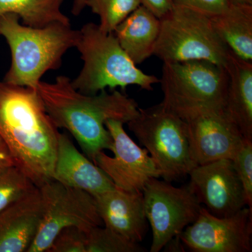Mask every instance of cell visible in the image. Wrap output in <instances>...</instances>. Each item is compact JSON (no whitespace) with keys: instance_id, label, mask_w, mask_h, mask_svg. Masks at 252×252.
Returning a JSON list of instances; mask_svg holds the SVG:
<instances>
[{"instance_id":"17","label":"cell","mask_w":252,"mask_h":252,"mask_svg":"<svg viewBox=\"0 0 252 252\" xmlns=\"http://www.w3.org/2000/svg\"><path fill=\"white\" fill-rule=\"evenodd\" d=\"M225 67L228 78L225 112L244 138L252 140V62L230 51Z\"/></svg>"},{"instance_id":"25","label":"cell","mask_w":252,"mask_h":252,"mask_svg":"<svg viewBox=\"0 0 252 252\" xmlns=\"http://www.w3.org/2000/svg\"><path fill=\"white\" fill-rule=\"evenodd\" d=\"M46 252H86V232L74 226L64 228Z\"/></svg>"},{"instance_id":"12","label":"cell","mask_w":252,"mask_h":252,"mask_svg":"<svg viewBox=\"0 0 252 252\" xmlns=\"http://www.w3.org/2000/svg\"><path fill=\"white\" fill-rule=\"evenodd\" d=\"M179 236L194 252H251L252 210L246 206L231 216L220 217L202 207L196 220Z\"/></svg>"},{"instance_id":"30","label":"cell","mask_w":252,"mask_h":252,"mask_svg":"<svg viewBox=\"0 0 252 252\" xmlns=\"http://www.w3.org/2000/svg\"><path fill=\"white\" fill-rule=\"evenodd\" d=\"M232 4L240 5H252V0H230Z\"/></svg>"},{"instance_id":"23","label":"cell","mask_w":252,"mask_h":252,"mask_svg":"<svg viewBox=\"0 0 252 252\" xmlns=\"http://www.w3.org/2000/svg\"><path fill=\"white\" fill-rule=\"evenodd\" d=\"M36 186L16 165L0 176V212L18 201Z\"/></svg>"},{"instance_id":"11","label":"cell","mask_w":252,"mask_h":252,"mask_svg":"<svg viewBox=\"0 0 252 252\" xmlns=\"http://www.w3.org/2000/svg\"><path fill=\"white\" fill-rule=\"evenodd\" d=\"M124 125L114 119L105 122L112 139L110 151L114 157L101 152L94 164L112 180L116 188L125 191H142L149 180L160 178L161 173L147 149L136 144Z\"/></svg>"},{"instance_id":"6","label":"cell","mask_w":252,"mask_h":252,"mask_svg":"<svg viewBox=\"0 0 252 252\" xmlns=\"http://www.w3.org/2000/svg\"><path fill=\"white\" fill-rule=\"evenodd\" d=\"M230 52L206 14L174 6L160 19L153 55L163 63L206 61L225 67Z\"/></svg>"},{"instance_id":"18","label":"cell","mask_w":252,"mask_h":252,"mask_svg":"<svg viewBox=\"0 0 252 252\" xmlns=\"http://www.w3.org/2000/svg\"><path fill=\"white\" fill-rule=\"evenodd\" d=\"M159 31L160 19L140 5L118 25L113 34L137 65L153 56Z\"/></svg>"},{"instance_id":"10","label":"cell","mask_w":252,"mask_h":252,"mask_svg":"<svg viewBox=\"0 0 252 252\" xmlns=\"http://www.w3.org/2000/svg\"><path fill=\"white\" fill-rule=\"evenodd\" d=\"M173 111L186 123L195 165L233 160L245 138L224 109L195 107Z\"/></svg>"},{"instance_id":"3","label":"cell","mask_w":252,"mask_h":252,"mask_svg":"<svg viewBox=\"0 0 252 252\" xmlns=\"http://www.w3.org/2000/svg\"><path fill=\"white\" fill-rule=\"evenodd\" d=\"M20 20L14 14L0 16V36L6 39L11 54V66L3 80L36 89L44 74L59 69L68 50L77 47L80 30L61 22L32 28Z\"/></svg>"},{"instance_id":"9","label":"cell","mask_w":252,"mask_h":252,"mask_svg":"<svg viewBox=\"0 0 252 252\" xmlns=\"http://www.w3.org/2000/svg\"><path fill=\"white\" fill-rule=\"evenodd\" d=\"M144 211L152 230L151 252H158L198 218L201 209L189 185L176 187L159 178L149 180L142 190Z\"/></svg>"},{"instance_id":"13","label":"cell","mask_w":252,"mask_h":252,"mask_svg":"<svg viewBox=\"0 0 252 252\" xmlns=\"http://www.w3.org/2000/svg\"><path fill=\"white\" fill-rule=\"evenodd\" d=\"M189 176V187L198 201L215 216H231L247 206L233 160L221 159L196 165Z\"/></svg>"},{"instance_id":"28","label":"cell","mask_w":252,"mask_h":252,"mask_svg":"<svg viewBox=\"0 0 252 252\" xmlns=\"http://www.w3.org/2000/svg\"><path fill=\"white\" fill-rule=\"evenodd\" d=\"M14 165V161L9 149L0 137V176Z\"/></svg>"},{"instance_id":"22","label":"cell","mask_w":252,"mask_h":252,"mask_svg":"<svg viewBox=\"0 0 252 252\" xmlns=\"http://www.w3.org/2000/svg\"><path fill=\"white\" fill-rule=\"evenodd\" d=\"M144 248L104 225L86 232V252H143Z\"/></svg>"},{"instance_id":"1","label":"cell","mask_w":252,"mask_h":252,"mask_svg":"<svg viewBox=\"0 0 252 252\" xmlns=\"http://www.w3.org/2000/svg\"><path fill=\"white\" fill-rule=\"evenodd\" d=\"M37 89L0 80V137L36 187L53 180L60 132Z\"/></svg>"},{"instance_id":"8","label":"cell","mask_w":252,"mask_h":252,"mask_svg":"<svg viewBox=\"0 0 252 252\" xmlns=\"http://www.w3.org/2000/svg\"><path fill=\"white\" fill-rule=\"evenodd\" d=\"M39 189L44 211L37 234L27 252H47L60 232L67 227L87 232L103 225L94 197L88 192L54 180Z\"/></svg>"},{"instance_id":"14","label":"cell","mask_w":252,"mask_h":252,"mask_svg":"<svg viewBox=\"0 0 252 252\" xmlns=\"http://www.w3.org/2000/svg\"><path fill=\"white\" fill-rule=\"evenodd\" d=\"M103 225L124 238L140 243L148 228L142 191L114 188L94 195Z\"/></svg>"},{"instance_id":"4","label":"cell","mask_w":252,"mask_h":252,"mask_svg":"<svg viewBox=\"0 0 252 252\" xmlns=\"http://www.w3.org/2000/svg\"><path fill=\"white\" fill-rule=\"evenodd\" d=\"M77 47L84 61L79 75L71 80L73 87L86 94H95L106 89L126 90L137 86L153 90L160 83L154 75L146 74L137 67L121 47L113 32H105L94 23H86L80 30Z\"/></svg>"},{"instance_id":"19","label":"cell","mask_w":252,"mask_h":252,"mask_svg":"<svg viewBox=\"0 0 252 252\" xmlns=\"http://www.w3.org/2000/svg\"><path fill=\"white\" fill-rule=\"evenodd\" d=\"M212 24L230 51L252 62V5L232 4L222 14L211 16Z\"/></svg>"},{"instance_id":"20","label":"cell","mask_w":252,"mask_h":252,"mask_svg":"<svg viewBox=\"0 0 252 252\" xmlns=\"http://www.w3.org/2000/svg\"><path fill=\"white\" fill-rule=\"evenodd\" d=\"M64 0H0V16L17 15L23 24L42 28L52 23H70L61 11Z\"/></svg>"},{"instance_id":"5","label":"cell","mask_w":252,"mask_h":252,"mask_svg":"<svg viewBox=\"0 0 252 252\" xmlns=\"http://www.w3.org/2000/svg\"><path fill=\"white\" fill-rule=\"evenodd\" d=\"M127 124L153 159L163 180H180L196 166L185 121L163 102L139 109L138 115Z\"/></svg>"},{"instance_id":"2","label":"cell","mask_w":252,"mask_h":252,"mask_svg":"<svg viewBox=\"0 0 252 252\" xmlns=\"http://www.w3.org/2000/svg\"><path fill=\"white\" fill-rule=\"evenodd\" d=\"M37 91L55 126L69 131L94 163L99 153L112 148L105 122L114 119L127 124L139 114L137 102L124 93L81 94L66 76H59L54 83L41 81Z\"/></svg>"},{"instance_id":"26","label":"cell","mask_w":252,"mask_h":252,"mask_svg":"<svg viewBox=\"0 0 252 252\" xmlns=\"http://www.w3.org/2000/svg\"><path fill=\"white\" fill-rule=\"evenodd\" d=\"M174 6H184L211 16L227 11L232 3L230 0H172Z\"/></svg>"},{"instance_id":"7","label":"cell","mask_w":252,"mask_h":252,"mask_svg":"<svg viewBox=\"0 0 252 252\" xmlns=\"http://www.w3.org/2000/svg\"><path fill=\"white\" fill-rule=\"evenodd\" d=\"M228 78L224 66L206 61L164 63L160 79L163 102L172 110L224 109Z\"/></svg>"},{"instance_id":"16","label":"cell","mask_w":252,"mask_h":252,"mask_svg":"<svg viewBox=\"0 0 252 252\" xmlns=\"http://www.w3.org/2000/svg\"><path fill=\"white\" fill-rule=\"evenodd\" d=\"M53 180L66 187L84 190L93 196L116 188L107 175L81 154L66 134L61 132Z\"/></svg>"},{"instance_id":"27","label":"cell","mask_w":252,"mask_h":252,"mask_svg":"<svg viewBox=\"0 0 252 252\" xmlns=\"http://www.w3.org/2000/svg\"><path fill=\"white\" fill-rule=\"evenodd\" d=\"M141 5L160 19L173 8L172 0H140Z\"/></svg>"},{"instance_id":"24","label":"cell","mask_w":252,"mask_h":252,"mask_svg":"<svg viewBox=\"0 0 252 252\" xmlns=\"http://www.w3.org/2000/svg\"><path fill=\"white\" fill-rule=\"evenodd\" d=\"M232 160L243 186L246 205L252 210V140L245 139Z\"/></svg>"},{"instance_id":"21","label":"cell","mask_w":252,"mask_h":252,"mask_svg":"<svg viewBox=\"0 0 252 252\" xmlns=\"http://www.w3.org/2000/svg\"><path fill=\"white\" fill-rule=\"evenodd\" d=\"M141 5L140 0H87L94 14L99 17V27L105 32H113L119 23Z\"/></svg>"},{"instance_id":"29","label":"cell","mask_w":252,"mask_h":252,"mask_svg":"<svg viewBox=\"0 0 252 252\" xmlns=\"http://www.w3.org/2000/svg\"><path fill=\"white\" fill-rule=\"evenodd\" d=\"M86 1L87 0H74L72 10V14L75 16L80 14L86 6Z\"/></svg>"},{"instance_id":"15","label":"cell","mask_w":252,"mask_h":252,"mask_svg":"<svg viewBox=\"0 0 252 252\" xmlns=\"http://www.w3.org/2000/svg\"><path fill=\"white\" fill-rule=\"evenodd\" d=\"M43 211L40 189L35 187L0 212V252H27L37 234Z\"/></svg>"}]
</instances>
